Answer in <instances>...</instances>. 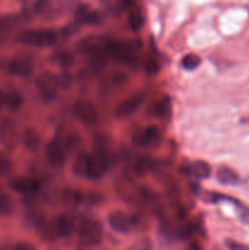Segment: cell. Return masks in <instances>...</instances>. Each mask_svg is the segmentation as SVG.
Listing matches in <instances>:
<instances>
[{
	"label": "cell",
	"instance_id": "cell-1",
	"mask_svg": "<svg viewBox=\"0 0 249 250\" xmlns=\"http://www.w3.org/2000/svg\"><path fill=\"white\" fill-rule=\"evenodd\" d=\"M17 41L24 45L46 48L56 43L58 36L51 29H27L17 34Z\"/></svg>",
	"mask_w": 249,
	"mask_h": 250
},
{
	"label": "cell",
	"instance_id": "cell-2",
	"mask_svg": "<svg viewBox=\"0 0 249 250\" xmlns=\"http://www.w3.org/2000/svg\"><path fill=\"white\" fill-rule=\"evenodd\" d=\"M107 167H109V155L104 148L98 146L92 153L88 154L85 177L89 180L102 178L107 171Z\"/></svg>",
	"mask_w": 249,
	"mask_h": 250
},
{
	"label": "cell",
	"instance_id": "cell-3",
	"mask_svg": "<svg viewBox=\"0 0 249 250\" xmlns=\"http://www.w3.org/2000/svg\"><path fill=\"white\" fill-rule=\"evenodd\" d=\"M103 226L99 221L95 220H85L78 227V238L81 243L87 247H94L102 243Z\"/></svg>",
	"mask_w": 249,
	"mask_h": 250
},
{
	"label": "cell",
	"instance_id": "cell-4",
	"mask_svg": "<svg viewBox=\"0 0 249 250\" xmlns=\"http://www.w3.org/2000/svg\"><path fill=\"white\" fill-rule=\"evenodd\" d=\"M106 51L117 62L124 63L131 68H137L138 66L137 56L134 55L128 44L121 43V42H109L106 44Z\"/></svg>",
	"mask_w": 249,
	"mask_h": 250
},
{
	"label": "cell",
	"instance_id": "cell-5",
	"mask_svg": "<svg viewBox=\"0 0 249 250\" xmlns=\"http://www.w3.org/2000/svg\"><path fill=\"white\" fill-rule=\"evenodd\" d=\"M37 89L45 100H53L59 90V78L51 72H43L36 80Z\"/></svg>",
	"mask_w": 249,
	"mask_h": 250
},
{
	"label": "cell",
	"instance_id": "cell-6",
	"mask_svg": "<svg viewBox=\"0 0 249 250\" xmlns=\"http://www.w3.org/2000/svg\"><path fill=\"white\" fill-rule=\"evenodd\" d=\"M161 139V132L158 127L148 126L136 132L132 137V142L138 148H151L159 144Z\"/></svg>",
	"mask_w": 249,
	"mask_h": 250
},
{
	"label": "cell",
	"instance_id": "cell-7",
	"mask_svg": "<svg viewBox=\"0 0 249 250\" xmlns=\"http://www.w3.org/2000/svg\"><path fill=\"white\" fill-rule=\"evenodd\" d=\"M144 100H145L144 93H136L132 97H129L128 99L121 102L117 105L116 109H115V116H116V119L126 120L128 117H131L142 106Z\"/></svg>",
	"mask_w": 249,
	"mask_h": 250
},
{
	"label": "cell",
	"instance_id": "cell-8",
	"mask_svg": "<svg viewBox=\"0 0 249 250\" xmlns=\"http://www.w3.org/2000/svg\"><path fill=\"white\" fill-rule=\"evenodd\" d=\"M76 117L85 126H92L98 120V111L93 103L88 100H78L73 107Z\"/></svg>",
	"mask_w": 249,
	"mask_h": 250
},
{
	"label": "cell",
	"instance_id": "cell-9",
	"mask_svg": "<svg viewBox=\"0 0 249 250\" xmlns=\"http://www.w3.org/2000/svg\"><path fill=\"white\" fill-rule=\"evenodd\" d=\"M66 153L67 150L60 139L55 138L46 144L45 156L49 163L55 167H62L66 163Z\"/></svg>",
	"mask_w": 249,
	"mask_h": 250
},
{
	"label": "cell",
	"instance_id": "cell-10",
	"mask_svg": "<svg viewBox=\"0 0 249 250\" xmlns=\"http://www.w3.org/2000/svg\"><path fill=\"white\" fill-rule=\"evenodd\" d=\"M0 142L6 148H15L19 143V131L15 121L5 119L0 122Z\"/></svg>",
	"mask_w": 249,
	"mask_h": 250
},
{
	"label": "cell",
	"instance_id": "cell-11",
	"mask_svg": "<svg viewBox=\"0 0 249 250\" xmlns=\"http://www.w3.org/2000/svg\"><path fill=\"white\" fill-rule=\"evenodd\" d=\"M107 222L110 227L117 233H128L133 227V221L128 215L122 211H111L107 216Z\"/></svg>",
	"mask_w": 249,
	"mask_h": 250
},
{
	"label": "cell",
	"instance_id": "cell-12",
	"mask_svg": "<svg viewBox=\"0 0 249 250\" xmlns=\"http://www.w3.org/2000/svg\"><path fill=\"white\" fill-rule=\"evenodd\" d=\"M10 187L21 194H33L41 188V183L33 177H16L10 181Z\"/></svg>",
	"mask_w": 249,
	"mask_h": 250
},
{
	"label": "cell",
	"instance_id": "cell-13",
	"mask_svg": "<svg viewBox=\"0 0 249 250\" xmlns=\"http://www.w3.org/2000/svg\"><path fill=\"white\" fill-rule=\"evenodd\" d=\"M10 72L17 77H27L33 72V61L28 58H17L12 59L10 62Z\"/></svg>",
	"mask_w": 249,
	"mask_h": 250
},
{
	"label": "cell",
	"instance_id": "cell-14",
	"mask_svg": "<svg viewBox=\"0 0 249 250\" xmlns=\"http://www.w3.org/2000/svg\"><path fill=\"white\" fill-rule=\"evenodd\" d=\"M149 112L156 119H167L171 114V99L167 95H164L150 105Z\"/></svg>",
	"mask_w": 249,
	"mask_h": 250
},
{
	"label": "cell",
	"instance_id": "cell-15",
	"mask_svg": "<svg viewBox=\"0 0 249 250\" xmlns=\"http://www.w3.org/2000/svg\"><path fill=\"white\" fill-rule=\"evenodd\" d=\"M54 231H55L56 237H68L73 231V219L68 215L62 214L56 217L55 221L53 222Z\"/></svg>",
	"mask_w": 249,
	"mask_h": 250
},
{
	"label": "cell",
	"instance_id": "cell-16",
	"mask_svg": "<svg viewBox=\"0 0 249 250\" xmlns=\"http://www.w3.org/2000/svg\"><path fill=\"white\" fill-rule=\"evenodd\" d=\"M216 178L221 185L236 186L239 183V176L233 168L228 166H221L216 172Z\"/></svg>",
	"mask_w": 249,
	"mask_h": 250
},
{
	"label": "cell",
	"instance_id": "cell-17",
	"mask_svg": "<svg viewBox=\"0 0 249 250\" xmlns=\"http://www.w3.org/2000/svg\"><path fill=\"white\" fill-rule=\"evenodd\" d=\"M22 143L26 146L27 150L34 153L41 146V136L34 128H27L22 134Z\"/></svg>",
	"mask_w": 249,
	"mask_h": 250
},
{
	"label": "cell",
	"instance_id": "cell-18",
	"mask_svg": "<svg viewBox=\"0 0 249 250\" xmlns=\"http://www.w3.org/2000/svg\"><path fill=\"white\" fill-rule=\"evenodd\" d=\"M104 44V41L98 37H88V38L83 39L80 44H78V49L82 51L83 54H94L102 51V46Z\"/></svg>",
	"mask_w": 249,
	"mask_h": 250
},
{
	"label": "cell",
	"instance_id": "cell-19",
	"mask_svg": "<svg viewBox=\"0 0 249 250\" xmlns=\"http://www.w3.org/2000/svg\"><path fill=\"white\" fill-rule=\"evenodd\" d=\"M190 173H192L195 178L205 180V178L210 177V175H211V167H210V165L207 161H194V163L190 165Z\"/></svg>",
	"mask_w": 249,
	"mask_h": 250
},
{
	"label": "cell",
	"instance_id": "cell-20",
	"mask_svg": "<svg viewBox=\"0 0 249 250\" xmlns=\"http://www.w3.org/2000/svg\"><path fill=\"white\" fill-rule=\"evenodd\" d=\"M75 15L77 21L82 22V23H95L99 20L98 14L90 11L87 5H80L78 9L76 10Z\"/></svg>",
	"mask_w": 249,
	"mask_h": 250
},
{
	"label": "cell",
	"instance_id": "cell-21",
	"mask_svg": "<svg viewBox=\"0 0 249 250\" xmlns=\"http://www.w3.org/2000/svg\"><path fill=\"white\" fill-rule=\"evenodd\" d=\"M14 199L11 195L7 194L5 190L0 189V215L2 216H9L14 211Z\"/></svg>",
	"mask_w": 249,
	"mask_h": 250
},
{
	"label": "cell",
	"instance_id": "cell-22",
	"mask_svg": "<svg viewBox=\"0 0 249 250\" xmlns=\"http://www.w3.org/2000/svg\"><path fill=\"white\" fill-rule=\"evenodd\" d=\"M87 159H88V154L80 153L77 156H76L75 160H73L72 170L77 176L85 177V175H87Z\"/></svg>",
	"mask_w": 249,
	"mask_h": 250
},
{
	"label": "cell",
	"instance_id": "cell-23",
	"mask_svg": "<svg viewBox=\"0 0 249 250\" xmlns=\"http://www.w3.org/2000/svg\"><path fill=\"white\" fill-rule=\"evenodd\" d=\"M23 104V98L20 94L19 92H9L6 93V103H5V106L7 109L12 110V111H16Z\"/></svg>",
	"mask_w": 249,
	"mask_h": 250
},
{
	"label": "cell",
	"instance_id": "cell-24",
	"mask_svg": "<svg viewBox=\"0 0 249 250\" xmlns=\"http://www.w3.org/2000/svg\"><path fill=\"white\" fill-rule=\"evenodd\" d=\"M200 62H202V59L199 56L195 55V54H188V55L183 56L182 61H181V65H182V67L185 70L193 71L200 65Z\"/></svg>",
	"mask_w": 249,
	"mask_h": 250
},
{
	"label": "cell",
	"instance_id": "cell-25",
	"mask_svg": "<svg viewBox=\"0 0 249 250\" xmlns=\"http://www.w3.org/2000/svg\"><path fill=\"white\" fill-rule=\"evenodd\" d=\"M62 199L68 205H78L82 202V194L78 190L66 189L62 193Z\"/></svg>",
	"mask_w": 249,
	"mask_h": 250
},
{
	"label": "cell",
	"instance_id": "cell-26",
	"mask_svg": "<svg viewBox=\"0 0 249 250\" xmlns=\"http://www.w3.org/2000/svg\"><path fill=\"white\" fill-rule=\"evenodd\" d=\"M55 60L62 67H71L75 63L76 59L75 55L72 53H70V51H60V53H58L55 55Z\"/></svg>",
	"mask_w": 249,
	"mask_h": 250
},
{
	"label": "cell",
	"instance_id": "cell-27",
	"mask_svg": "<svg viewBox=\"0 0 249 250\" xmlns=\"http://www.w3.org/2000/svg\"><path fill=\"white\" fill-rule=\"evenodd\" d=\"M144 23V17L138 9L132 10L129 14V24L133 31H139Z\"/></svg>",
	"mask_w": 249,
	"mask_h": 250
},
{
	"label": "cell",
	"instance_id": "cell-28",
	"mask_svg": "<svg viewBox=\"0 0 249 250\" xmlns=\"http://www.w3.org/2000/svg\"><path fill=\"white\" fill-rule=\"evenodd\" d=\"M153 165H154V161L151 160V159L145 158V156H144V158H141L137 160L134 168H136L137 172H139L141 175H143V173L149 172V171L153 168Z\"/></svg>",
	"mask_w": 249,
	"mask_h": 250
},
{
	"label": "cell",
	"instance_id": "cell-29",
	"mask_svg": "<svg viewBox=\"0 0 249 250\" xmlns=\"http://www.w3.org/2000/svg\"><path fill=\"white\" fill-rule=\"evenodd\" d=\"M143 68L148 75H156L160 70V65H159L158 60L153 56H149V58L145 59L143 63Z\"/></svg>",
	"mask_w": 249,
	"mask_h": 250
},
{
	"label": "cell",
	"instance_id": "cell-30",
	"mask_svg": "<svg viewBox=\"0 0 249 250\" xmlns=\"http://www.w3.org/2000/svg\"><path fill=\"white\" fill-rule=\"evenodd\" d=\"M12 171V163L7 156L0 153V177L9 175Z\"/></svg>",
	"mask_w": 249,
	"mask_h": 250
},
{
	"label": "cell",
	"instance_id": "cell-31",
	"mask_svg": "<svg viewBox=\"0 0 249 250\" xmlns=\"http://www.w3.org/2000/svg\"><path fill=\"white\" fill-rule=\"evenodd\" d=\"M61 142H62V144L65 146L66 150H72V149H75L76 146H78V143H80V138H78L77 134L75 133H70L67 134V136L65 137L63 139H60Z\"/></svg>",
	"mask_w": 249,
	"mask_h": 250
},
{
	"label": "cell",
	"instance_id": "cell-32",
	"mask_svg": "<svg viewBox=\"0 0 249 250\" xmlns=\"http://www.w3.org/2000/svg\"><path fill=\"white\" fill-rule=\"evenodd\" d=\"M105 65V59L102 51L94 54L92 58V67L94 71H100Z\"/></svg>",
	"mask_w": 249,
	"mask_h": 250
},
{
	"label": "cell",
	"instance_id": "cell-33",
	"mask_svg": "<svg viewBox=\"0 0 249 250\" xmlns=\"http://www.w3.org/2000/svg\"><path fill=\"white\" fill-rule=\"evenodd\" d=\"M12 24H14V21L10 16L0 17V34H5L6 32H9L12 28Z\"/></svg>",
	"mask_w": 249,
	"mask_h": 250
},
{
	"label": "cell",
	"instance_id": "cell-34",
	"mask_svg": "<svg viewBox=\"0 0 249 250\" xmlns=\"http://www.w3.org/2000/svg\"><path fill=\"white\" fill-rule=\"evenodd\" d=\"M129 250H151V242L149 238H144L134 243Z\"/></svg>",
	"mask_w": 249,
	"mask_h": 250
},
{
	"label": "cell",
	"instance_id": "cell-35",
	"mask_svg": "<svg viewBox=\"0 0 249 250\" xmlns=\"http://www.w3.org/2000/svg\"><path fill=\"white\" fill-rule=\"evenodd\" d=\"M226 247L228 250H249V247L247 244L239 243V242L233 241V239H226Z\"/></svg>",
	"mask_w": 249,
	"mask_h": 250
},
{
	"label": "cell",
	"instance_id": "cell-36",
	"mask_svg": "<svg viewBox=\"0 0 249 250\" xmlns=\"http://www.w3.org/2000/svg\"><path fill=\"white\" fill-rule=\"evenodd\" d=\"M46 2H48V0H37L36 5H34V9H36V11L41 12L42 10L46 6Z\"/></svg>",
	"mask_w": 249,
	"mask_h": 250
},
{
	"label": "cell",
	"instance_id": "cell-37",
	"mask_svg": "<svg viewBox=\"0 0 249 250\" xmlns=\"http://www.w3.org/2000/svg\"><path fill=\"white\" fill-rule=\"evenodd\" d=\"M241 219L243 220L246 224H249V208H243V209H242Z\"/></svg>",
	"mask_w": 249,
	"mask_h": 250
},
{
	"label": "cell",
	"instance_id": "cell-38",
	"mask_svg": "<svg viewBox=\"0 0 249 250\" xmlns=\"http://www.w3.org/2000/svg\"><path fill=\"white\" fill-rule=\"evenodd\" d=\"M5 103H6V93L0 90V109H2V106H5Z\"/></svg>",
	"mask_w": 249,
	"mask_h": 250
},
{
	"label": "cell",
	"instance_id": "cell-39",
	"mask_svg": "<svg viewBox=\"0 0 249 250\" xmlns=\"http://www.w3.org/2000/svg\"><path fill=\"white\" fill-rule=\"evenodd\" d=\"M190 250H200V248H199V246H198V244L193 243L192 246H190Z\"/></svg>",
	"mask_w": 249,
	"mask_h": 250
},
{
	"label": "cell",
	"instance_id": "cell-40",
	"mask_svg": "<svg viewBox=\"0 0 249 250\" xmlns=\"http://www.w3.org/2000/svg\"><path fill=\"white\" fill-rule=\"evenodd\" d=\"M15 250H27V247H24V246H22V244H20V246L16 247V249H15Z\"/></svg>",
	"mask_w": 249,
	"mask_h": 250
}]
</instances>
